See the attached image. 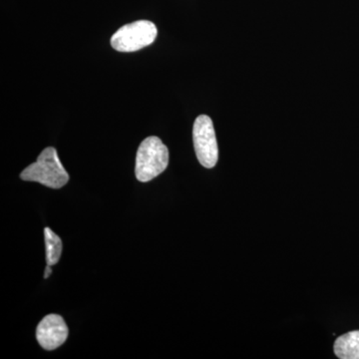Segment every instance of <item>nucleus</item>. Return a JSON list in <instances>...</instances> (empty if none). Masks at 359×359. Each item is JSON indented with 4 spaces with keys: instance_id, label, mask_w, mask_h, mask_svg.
Instances as JSON below:
<instances>
[{
    "instance_id": "1",
    "label": "nucleus",
    "mask_w": 359,
    "mask_h": 359,
    "mask_svg": "<svg viewBox=\"0 0 359 359\" xmlns=\"http://www.w3.org/2000/svg\"><path fill=\"white\" fill-rule=\"evenodd\" d=\"M21 180L37 182L52 189H60L69 181V175L59 160L55 148L48 147L42 151L36 162L23 170Z\"/></svg>"
},
{
    "instance_id": "2",
    "label": "nucleus",
    "mask_w": 359,
    "mask_h": 359,
    "mask_svg": "<svg viewBox=\"0 0 359 359\" xmlns=\"http://www.w3.org/2000/svg\"><path fill=\"white\" fill-rule=\"evenodd\" d=\"M169 164V151L158 137L151 136L142 142L137 151L135 174L138 181L146 182L155 179L167 169Z\"/></svg>"
},
{
    "instance_id": "3",
    "label": "nucleus",
    "mask_w": 359,
    "mask_h": 359,
    "mask_svg": "<svg viewBox=\"0 0 359 359\" xmlns=\"http://www.w3.org/2000/svg\"><path fill=\"white\" fill-rule=\"evenodd\" d=\"M157 34V27L151 21H135L116 32L111 39V45L119 52L138 51L152 44Z\"/></svg>"
},
{
    "instance_id": "4",
    "label": "nucleus",
    "mask_w": 359,
    "mask_h": 359,
    "mask_svg": "<svg viewBox=\"0 0 359 359\" xmlns=\"http://www.w3.org/2000/svg\"><path fill=\"white\" fill-rule=\"evenodd\" d=\"M194 147L200 164L207 169L216 166L219 159V148L211 118L201 115L194 123Z\"/></svg>"
},
{
    "instance_id": "5",
    "label": "nucleus",
    "mask_w": 359,
    "mask_h": 359,
    "mask_svg": "<svg viewBox=\"0 0 359 359\" xmlns=\"http://www.w3.org/2000/svg\"><path fill=\"white\" fill-rule=\"evenodd\" d=\"M68 334V327L62 316L48 314L37 327L36 339L45 351H54L65 344Z\"/></svg>"
},
{
    "instance_id": "6",
    "label": "nucleus",
    "mask_w": 359,
    "mask_h": 359,
    "mask_svg": "<svg viewBox=\"0 0 359 359\" xmlns=\"http://www.w3.org/2000/svg\"><path fill=\"white\" fill-rule=\"evenodd\" d=\"M334 353L340 359H359V330L341 335L335 340Z\"/></svg>"
},
{
    "instance_id": "7",
    "label": "nucleus",
    "mask_w": 359,
    "mask_h": 359,
    "mask_svg": "<svg viewBox=\"0 0 359 359\" xmlns=\"http://www.w3.org/2000/svg\"><path fill=\"white\" fill-rule=\"evenodd\" d=\"M44 238L46 245V263L49 266H54L58 263L62 254V241L50 228L44 229Z\"/></svg>"
},
{
    "instance_id": "8",
    "label": "nucleus",
    "mask_w": 359,
    "mask_h": 359,
    "mask_svg": "<svg viewBox=\"0 0 359 359\" xmlns=\"http://www.w3.org/2000/svg\"><path fill=\"white\" fill-rule=\"evenodd\" d=\"M52 266H49V264H47L46 268H45V273H44V278H48L49 276L52 273Z\"/></svg>"
}]
</instances>
